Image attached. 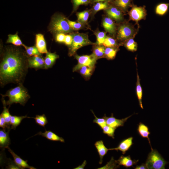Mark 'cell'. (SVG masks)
<instances>
[{"mask_svg": "<svg viewBox=\"0 0 169 169\" xmlns=\"http://www.w3.org/2000/svg\"><path fill=\"white\" fill-rule=\"evenodd\" d=\"M28 58L18 49H6L0 64L1 86L9 83L22 84L29 67Z\"/></svg>", "mask_w": 169, "mask_h": 169, "instance_id": "obj_1", "label": "cell"}, {"mask_svg": "<svg viewBox=\"0 0 169 169\" xmlns=\"http://www.w3.org/2000/svg\"><path fill=\"white\" fill-rule=\"evenodd\" d=\"M2 97H8L9 99L5 103L9 107L13 103H19L24 106L30 96L25 88L22 84H19L15 87L8 90L4 95H1Z\"/></svg>", "mask_w": 169, "mask_h": 169, "instance_id": "obj_2", "label": "cell"}, {"mask_svg": "<svg viewBox=\"0 0 169 169\" xmlns=\"http://www.w3.org/2000/svg\"><path fill=\"white\" fill-rule=\"evenodd\" d=\"M67 18L61 14H56L52 18L50 29L54 34L72 33L73 30L70 26Z\"/></svg>", "mask_w": 169, "mask_h": 169, "instance_id": "obj_3", "label": "cell"}, {"mask_svg": "<svg viewBox=\"0 0 169 169\" xmlns=\"http://www.w3.org/2000/svg\"><path fill=\"white\" fill-rule=\"evenodd\" d=\"M73 36V41L69 46V55L71 56L75 54L76 51L80 48L88 45H95L89 39L87 34L80 33L78 32L71 33Z\"/></svg>", "mask_w": 169, "mask_h": 169, "instance_id": "obj_4", "label": "cell"}, {"mask_svg": "<svg viewBox=\"0 0 169 169\" xmlns=\"http://www.w3.org/2000/svg\"><path fill=\"white\" fill-rule=\"evenodd\" d=\"M167 162L157 151L152 150L145 163L148 169H164Z\"/></svg>", "mask_w": 169, "mask_h": 169, "instance_id": "obj_5", "label": "cell"}, {"mask_svg": "<svg viewBox=\"0 0 169 169\" xmlns=\"http://www.w3.org/2000/svg\"><path fill=\"white\" fill-rule=\"evenodd\" d=\"M117 39L122 42L132 38L136 33L135 30L131 25L127 23L120 24L117 29Z\"/></svg>", "mask_w": 169, "mask_h": 169, "instance_id": "obj_6", "label": "cell"}, {"mask_svg": "<svg viewBox=\"0 0 169 169\" xmlns=\"http://www.w3.org/2000/svg\"><path fill=\"white\" fill-rule=\"evenodd\" d=\"M75 58L78 61V64L73 69V71H78L82 67L87 66L95 68L97 59L93 54L90 55H79L75 54Z\"/></svg>", "mask_w": 169, "mask_h": 169, "instance_id": "obj_7", "label": "cell"}, {"mask_svg": "<svg viewBox=\"0 0 169 169\" xmlns=\"http://www.w3.org/2000/svg\"><path fill=\"white\" fill-rule=\"evenodd\" d=\"M128 14L130 20L137 22L145 18L146 12L144 7L134 5L132 6Z\"/></svg>", "mask_w": 169, "mask_h": 169, "instance_id": "obj_8", "label": "cell"}, {"mask_svg": "<svg viewBox=\"0 0 169 169\" xmlns=\"http://www.w3.org/2000/svg\"><path fill=\"white\" fill-rule=\"evenodd\" d=\"M122 11L115 6L110 5L105 12L107 16L118 22H120L123 20Z\"/></svg>", "mask_w": 169, "mask_h": 169, "instance_id": "obj_9", "label": "cell"}, {"mask_svg": "<svg viewBox=\"0 0 169 169\" xmlns=\"http://www.w3.org/2000/svg\"><path fill=\"white\" fill-rule=\"evenodd\" d=\"M101 24L106 32L113 36L116 34L117 29L113 19L107 16H105L102 19Z\"/></svg>", "mask_w": 169, "mask_h": 169, "instance_id": "obj_10", "label": "cell"}, {"mask_svg": "<svg viewBox=\"0 0 169 169\" xmlns=\"http://www.w3.org/2000/svg\"><path fill=\"white\" fill-rule=\"evenodd\" d=\"M131 116V115L125 118L119 119L114 117L112 113L110 117H107L105 115L103 117L105 119L107 125L116 129L119 127L123 126L125 123Z\"/></svg>", "mask_w": 169, "mask_h": 169, "instance_id": "obj_11", "label": "cell"}, {"mask_svg": "<svg viewBox=\"0 0 169 169\" xmlns=\"http://www.w3.org/2000/svg\"><path fill=\"white\" fill-rule=\"evenodd\" d=\"M28 67L35 69H44V60L41 55H35L28 58Z\"/></svg>", "mask_w": 169, "mask_h": 169, "instance_id": "obj_12", "label": "cell"}, {"mask_svg": "<svg viewBox=\"0 0 169 169\" xmlns=\"http://www.w3.org/2000/svg\"><path fill=\"white\" fill-rule=\"evenodd\" d=\"M133 138L129 137L122 141L119 144L117 147L114 148L109 149L110 150L120 151L123 154H125L126 152L131 147L133 144Z\"/></svg>", "mask_w": 169, "mask_h": 169, "instance_id": "obj_13", "label": "cell"}, {"mask_svg": "<svg viewBox=\"0 0 169 169\" xmlns=\"http://www.w3.org/2000/svg\"><path fill=\"white\" fill-rule=\"evenodd\" d=\"M7 148L12 155L14 159V161L16 164L20 169L28 168L29 169H36L35 167L30 166L27 163V160H24L19 156L15 154L9 147H8Z\"/></svg>", "mask_w": 169, "mask_h": 169, "instance_id": "obj_14", "label": "cell"}, {"mask_svg": "<svg viewBox=\"0 0 169 169\" xmlns=\"http://www.w3.org/2000/svg\"><path fill=\"white\" fill-rule=\"evenodd\" d=\"M36 47L40 54L48 52L46 41L43 34L38 33L36 36Z\"/></svg>", "mask_w": 169, "mask_h": 169, "instance_id": "obj_15", "label": "cell"}, {"mask_svg": "<svg viewBox=\"0 0 169 169\" xmlns=\"http://www.w3.org/2000/svg\"><path fill=\"white\" fill-rule=\"evenodd\" d=\"M94 145L100 157L99 163L101 164L103 162V159L104 156L107 154L109 150L104 145V142L102 140L96 141Z\"/></svg>", "mask_w": 169, "mask_h": 169, "instance_id": "obj_16", "label": "cell"}, {"mask_svg": "<svg viewBox=\"0 0 169 169\" xmlns=\"http://www.w3.org/2000/svg\"><path fill=\"white\" fill-rule=\"evenodd\" d=\"M39 135L44 137L48 139L54 141H58L62 142H64V140L62 137H60L51 131H46L44 132L40 131L34 136Z\"/></svg>", "mask_w": 169, "mask_h": 169, "instance_id": "obj_17", "label": "cell"}, {"mask_svg": "<svg viewBox=\"0 0 169 169\" xmlns=\"http://www.w3.org/2000/svg\"><path fill=\"white\" fill-rule=\"evenodd\" d=\"M138 160H132L130 156H121L117 160L118 164L119 166H123L126 168L132 166L137 164Z\"/></svg>", "mask_w": 169, "mask_h": 169, "instance_id": "obj_18", "label": "cell"}, {"mask_svg": "<svg viewBox=\"0 0 169 169\" xmlns=\"http://www.w3.org/2000/svg\"><path fill=\"white\" fill-rule=\"evenodd\" d=\"M59 56L55 53L48 52L46 54L44 58V69H48L51 67Z\"/></svg>", "mask_w": 169, "mask_h": 169, "instance_id": "obj_19", "label": "cell"}, {"mask_svg": "<svg viewBox=\"0 0 169 169\" xmlns=\"http://www.w3.org/2000/svg\"><path fill=\"white\" fill-rule=\"evenodd\" d=\"M10 130L7 132L4 131L3 129L0 130V147L1 148H7L10 144V140L9 133Z\"/></svg>", "mask_w": 169, "mask_h": 169, "instance_id": "obj_20", "label": "cell"}, {"mask_svg": "<svg viewBox=\"0 0 169 169\" xmlns=\"http://www.w3.org/2000/svg\"><path fill=\"white\" fill-rule=\"evenodd\" d=\"M4 98L2 97V99L3 105V110L1 114L2 115L5 120L6 124L7 129L8 130H10L11 129L10 120L12 115L9 112V108H7L6 107L7 105L5 103L6 101Z\"/></svg>", "mask_w": 169, "mask_h": 169, "instance_id": "obj_21", "label": "cell"}, {"mask_svg": "<svg viewBox=\"0 0 169 169\" xmlns=\"http://www.w3.org/2000/svg\"><path fill=\"white\" fill-rule=\"evenodd\" d=\"M91 14V9H87L81 12H77L76 14L77 18V21L89 26L88 24V21Z\"/></svg>", "mask_w": 169, "mask_h": 169, "instance_id": "obj_22", "label": "cell"}, {"mask_svg": "<svg viewBox=\"0 0 169 169\" xmlns=\"http://www.w3.org/2000/svg\"><path fill=\"white\" fill-rule=\"evenodd\" d=\"M137 131L139 134L142 137L146 138L150 144L151 150H153L151 144L150 139L149 136L150 134V132L149 131V128L147 126L144 124L140 122L138 125Z\"/></svg>", "mask_w": 169, "mask_h": 169, "instance_id": "obj_23", "label": "cell"}, {"mask_svg": "<svg viewBox=\"0 0 169 169\" xmlns=\"http://www.w3.org/2000/svg\"><path fill=\"white\" fill-rule=\"evenodd\" d=\"M136 82V92L139 101V105L141 108L143 109L142 104V100L143 95L142 89L140 83V79L138 74L137 69Z\"/></svg>", "mask_w": 169, "mask_h": 169, "instance_id": "obj_24", "label": "cell"}, {"mask_svg": "<svg viewBox=\"0 0 169 169\" xmlns=\"http://www.w3.org/2000/svg\"><path fill=\"white\" fill-rule=\"evenodd\" d=\"M109 3L107 2H102L96 3L93 6L91 9V14L93 16L98 12L101 10H105L110 6Z\"/></svg>", "mask_w": 169, "mask_h": 169, "instance_id": "obj_25", "label": "cell"}, {"mask_svg": "<svg viewBox=\"0 0 169 169\" xmlns=\"http://www.w3.org/2000/svg\"><path fill=\"white\" fill-rule=\"evenodd\" d=\"M169 9V3H161L156 7L155 13L159 16H163L167 13Z\"/></svg>", "mask_w": 169, "mask_h": 169, "instance_id": "obj_26", "label": "cell"}, {"mask_svg": "<svg viewBox=\"0 0 169 169\" xmlns=\"http://www.w3.org/2000/svg\"><path fill=\"white\" fill-rule=\"evenodd\" d=\"M131 1L132 0H114L112 3L123 11H125L131 5Z\"/></svg>", "mask_w": 169, "mask_h": 169, "instance_id": "obj_27", "label": "cell"}, {"mask_svg": "<svg viewBox=\"0 0 169 169\" xmlns=\"http://www.w3.org/2000/svg\"><path fill=\"white\" fill-rule=\"evenodd\" d=\"M105 47L103 45H94L92 49L93 54L97 59L105 58Z\"/></svg>", "mask_w": 169, "mask_h": 169, "instance_id": "obj_28", "label": "cell"}, {"mask_svg": "<svg viewBox=\"0 0 169 169\" xmlns=\"http://www.w3.org/2000/svg\"><path fill=\"white\" fill-rule=\"evenodd\" d=\"M119 50V47H105V58L109 60L114 59Z\"/></svg>", "mask_w": 169, "mask_h": 169, "instance_id": "obj_29", "label": "cell"}, {"mask_svg": "<svg viewBox=\"0 0 169 169\" xmlns=\"http://www.w3.org/2000/svg\"><path fill=\"white\" fill-rule=\"evenodd\" d=\"M29 118L27 115L17 116H11L10 120L11 129L15 130L17 127L20 125L22 120L24 119Z\"/></svg>", "mask_w": 169, "mask_h": 169, "instance_id": "obj_30", "label": "cell"}, {"mask_svg": "<svg viewBox=\"0 0 169 169\" xmlns=\"http://www.w3.org/2000/svg\"><path fill=\"white\" fill-rule=\"evenodd\" d=\"M94 34L96 38L95 45H103V43L107 36L106 32L100 31L99 29H96L94 32Z\"/></svg>", "mask_w": 169, "mask_h": 169, "instance_id": "obj_31", "label": "cell"}, {"mask_svg": "<svg viewBox=\"0 0 169 169\" xmlns=\"http://www.w3.org/2000/svg\"><path fill=\"white\" fill-rule=\"evenodd\" d=\"M7 43H11L16 46H23V45L18 36L17 33L13 35H9Z\"/></svg>", "mask_w": 169, "mask_h": 169, "instance_id": "obj_32", "label": "cell"}, {"mask_svg": "<svg viewBox=\"0 0 169 169\" xmlns=\"http://www.w3.org/2000/svg\"><path fill=\"white\" fill-rule=\"evenodd\" d=\"M69 24L73 30H78L84 28H90L89 26H88L78 21H73L67 19Z\"/></svg>", "mask_w": 169, "mask_h": 169, "instance_id": "obj_33", "label": "cell"}, {"mask_svg": "<svg viewBox=\"0 0 169 169\" xmlns=\"http://www.w3.org/2000/svg\"><path fill=\"white\" fill-rule=\"evenodd\" d=\"M125 47L128 50L134 52L136 51L137 49V44L133 38H130L124 42Z\"/></svg>", "mask_w": 169, "mask_h": 169, "instance_id": "obj_34", "label": "cell"}, {"mask_svg": "<svg viewBox=\"0 0 169 169\" xmlns=\"http://www.w3.org/2000/svg\"><path fill=\"white\" fill-rule=\"evenodd\" d=\"M121 44L112 37L107 36L103 45L105 47H119Z\"/></svg>", "mask_w": 169, "mask_h": 169, "instance_id": "obj_35", "label": "cell"}, {"mask_svg": "<svg viewBox=\"0 0 169 169\" xmlns=\"http://www.w3.org/2000/svg\"><path fill=\"white\" fill-rule=\"evenodd\" d=\"M95 68L87 66H84L79 69L80 74L84 78L89 79L92 75Z\"/></svg>", "mask_w": 169, "mask_h": 169, "instance_id": "obj_36", "label": "cell"}, {"mask_svg": "<svg viewBox=\"0 0 169 169\" xmlns=\"http://www.w3.org/2000/svg\"><path fill=\"white\" fill-rule=\"evenodd\" d=\"M33 118L35 119L37 124L44 127L48 122L47 117L44 114L40 115H36L35 117Z\"/></svg>", "mask_w": 169, "mask_h": 169, "instance_id": "obj_37", "label": "cell"}, {"mask_svg": "<svg viewBox=\"0 0 169 169\" xmlns=\"http://www.w3.org/2000/svg\"><path fill=\"white\" fill-rule=\"evenodd\" d=\"M73 5V13L75 12L81 5H87L90 3V0H72Z\"/></svg>", "mask_w": 169, "mask_h": 169, "instance_id": "obj_38", "label": "cell"}, {"mask_svg": "<svg viewBox=\"0 0 169 169\" xmlns=\"http://www.w3.org/2000/svg\"><path fill=\"white\" fill-rule=\"evenodd\" d=\"M23 46L25 49L26 53L30 56L40 55L41 54L36 46L28 47L24 44Z\"/></svg>", "mask_w": 169, "mask_h": 169, "instance_id": "obj_39", "label": "cell"}, {"mask_svg": "<svg viewBox=\"0 0 169 169\" xmlns=\"http://www.w3.org/2000/svg\"><path fill=\"white\" fill-rule=\"evenodd\" d=\"M101 129L104 134L107 135L108 136L114 138L115 132L116 129L106 125Z\"/></svg>", "mask_w": 169, "mask_h": 169, "instance_id": "obj_40", "label": "cell"}, {"mask_svg": "<svg viewBox=\"0 0 169 169\" xmlns=\"http://www.w3.org/2000/svg\"><path fill=\"white\" fill-rule=\"evenodd\" d=\"M119 166L117 161L115 160L113 157H112L106 165L97 169H116L119 167Z\"/></svg>", "mask_w": 169, "mask_h": 169, "instance_id": "obj_41", "label": "cell"}, {"mask_svg": "<svg viewBox=\"0 0 169 169\" xmlns=\"http://www.w3.org/2000/svg\"><path fill=\"white\" fill-rule=\"evenodd\" d=\"M95 116V119L93 120V122L97 124L101 128V129L106 125L107 124L105 119L103 117L102 118H99L97 117L92 110H91Z\"/></svg>", "mask_w": 169, "mask_h": 169, "instance_id": "obj_42", "label": "cell"}, {"mask_svg": "<svg viewBox=\"0 0 169 169\" xmlns=\"http://www.w3.org/2000/svg\"><path fill=\"white\" fill-rule=\"evenodd\" d=\"M73 41V36L72 34H67L65 35V39L64 43L68 46H70Z\"/></svg>", "mask_w": 169, "mask_h": 169, "instance_id": "obj_43", "label": "cell"}, {"mask_svg": "<svg viewBox=\"0 0 169 169\" xmlns=\"http://www.w3.org/2000/svg\"><path fill=\"white\" fill-rule=\"evenodd\" d=\"M6 168L9 169H20V168L16 164L14 161H13L11 160H9V159L8 162L7 166L6 167Z\"/></svg>", "mask_w": 169, "mask_h": 169, "instance_id": "obj_44", "label": "cell"}, {"mask_svg": "<svg viewBox=\"0 0 169 169\" xmlns=\"http://www.w3.org/2000/svg\"><path fill=\"white\" fill-rule=\"evenodd\" d=\"M65 34L64 33H60L56 34L55 39L56 41L59 43H63L64 42Z\"/></svg>", "mask_w": 169, "mask_h": 169, "instance_id": "obj_45", "label": "cell"}, {"mask_svg": "<svg viewBox=\"0 0 169 169\" xmlns=\"http://www.w3.org/2000/svg\"><path fill=\"white\" fill-rule=\"evenodd\" d=\"M0 127L5 131L7 129L6 124L3 117L1 114L0 115Z\"/></svg>", "mask_w": 169, "mask_h": 169, "instance_id": "obj_46", "label": "cell"}, {"mask_svg": "<svg viewBox=\"0 0 169 169\" xmlns=\"http://www.w3.org/2000/svg\"><path fill=\"white\" fill-rule=\"evenodd\" d=\"M113 1V0H90V3H94L102 2H107L110 3H112Z\"/></svg>", "mask_w": 169, "mask_h": 169, "instance_id": "obj_47", "label": "cell"}, {"mask_svg": "<svg viewBox=\"0 0 169 169\" xmlns=\"http://www.w3.org/2000/svg\"><path fill=\"white\" fill-rule=\"evenodd\" d=\"M135 168V169H146L147 168L145 163H143L141 165L137 166Z\"/></svg>", "mask_w": 169, "mask_h": 169, "instance_id": "obj_48", "label": "cell"}, {"mask_svg": "<svg viewBox=\"0 0 169 169\" xmlns=\"http://www.w3.org/2000/svg\"><path fill=\"white\" fill-rule=\"evenodd\" d=\"M87 164V162L86 160H84L81 165H79L76 168H74V169H84L85 166Z\"/></svg>", "mask_w": 169, "mask_h": 169, "instance_id": "obj_49", "label": "cell"}]
</instances>
